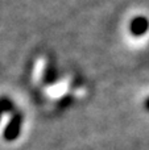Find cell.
Listing matches in <instances>:
<instances>
[{"label":"cell","mask_w":149,"mask_h":150,"mask_svg":"<svg viewBox=\"0 0 149 150\" xmlns=\"http://www.w3.org/2000/svg\"><path fill=\"white\" fill-rule=\"evenodd\" d=\"M148 28H149V21L144 16H137V17L133 18V20L131 21V24H129V32L136 37L145 34Z\"/></svg>","instance_id":"1"},{"label":"cell","mask_w":149,"mask_h":150,"mask_svg":"<svg viewBox=\"0 0 149 150\" xmlns=\"http://www.w3.org/2000/svg\"><path fill=\"white\" fill-rule=\"evenodd\" d=\"M20 128H21V116L16 115L12 119V121L9 122V125L7 127L4 132V138L7 141H13L17 138L18 133H20Z\"/></svg>","instance_id":"2"},{"label":"cell","mask_w":149,"mask_h":150,"mask_svg":"<svg viewBox=\"0 0 149 150\" xmlns=\"http://www.w3.org/2000/svg\"><path fill=\"white\" fill-rule=\"evenodd\" d=\"M11 108V101L7 100V99H3V100H0V113L4 111H7V109Z\"/></svg>","instance_id":"3"},{"label":"cell","mask_w":149,"mask_h":150,"mask_svg":"<svg viewBox=\"0 0 149 150\" xmlns=\"http://www.w3.org/2000/svg\"><path fill=\"white\" fill-rule=\"evenodd\" d=\"M145 107H147V109H149V99L147 100V103H145Z\"/></svg>","instance_id":"4"}]
</instances>
